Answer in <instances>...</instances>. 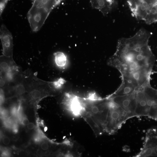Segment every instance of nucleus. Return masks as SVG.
<instances>
[{"instance_id":"obj_1","label":"nucleus","mask_w":157,"mask_h":157,"mask_svg":"<svg viewBox=\"0 0 157 157\" xmlns=\"http://www.w3.org/2000/svg\"><path fill=\"white\" fill-rule=\"evenodd\" d=\"M151 35V32L141 28L132 36L119 40L108 64L119 71L122 79L137 81L151 75L155 60L148 44Z\"/></svg>"},{"instance_id":"obj_2","label":"nucleus","mask_w":157,"mask_h":157,"mask_svg":"<svg viewBox=\"0 0 157 157\" xmlns=\"http://www.w3.org/2000/svg\"><path fill=\"white\" fill-rule=\"evenodd\" d=\"M32 6L27 17L34 32L39 31L52 10L63 0H33Z\"/></svg>"},{"instance_id":"obj_3","label":"nucleus","mask_w":157,"mask_h":157,"mask_svg":"<svg viewBox=\"0 0 157 157\" xmlns=\"http://www.w3.org/2000/svg\"><path fill=\"white\" fill-rule=\"evenodd\" d=\"M109 110L104 128V133L111 135L116 133L128 119L126 113L118 105L107 97Z\"/></svg>"},{"instance_id":"obj_4","label":"nucleus","mask_w":157,"mask_h":157,"mask_svg":"<svg viewBox=\"0 0 157 157\" xmlns=\"http://www.w3.org/2000/svg\"><path fill=\"white\" fill-rule=\"evenodd\" d=\"M137 91L125 95L107 97L119 106L125 112L128 119L136 117L135 111L137 105Z\"/></svg>"},{"instance_id":"obj_5","label":"nucleus","mask_w":157,"mask_h":157,"mask_svg":"<svg viewBox=\"0 0 157 157\" xmlns=\"http://www.w3.org/2000/svg\"><path fill=\"white\" fill-rule=\"evenodd\" d=\"M134 157H157V128H151L147 131L143 147Z\"/></svg>"},{"instance_id":"obj_6","label":"nucleus","mask_w":157,"mask_h":157,"mask_svg":"<svg viewBox=\"0 0 157 157\" xmlns=\"http://www.w3.org/2000/svg\"><path fill=\"white\" fill-rule=\"evenodd\" d=\"M0 38L3 55L13 56V36L11 32L4 24H2L0 27Z\"/></svg>"},{"instance_id":"obj_7","label":"nucleus","mask_w":157,"mask_h":157,"mask_svg":"<svg viewBox=\"0 0 157 157\" xmlns=\"http://www.w3.org/2000/svg\"><path fill=\"white\" fill-rule=\"evenodd\" d=\"M136 117L147 116L150 108L147 103V98L141 87L137 91Z\"/></svg>"},{"instance_id":"obj_8","label":"nucleus","mask_w":157,"mask_h":157,"mask_svg":"<svg viewBox=\"0 0 157 157\" xmlns=\"http://www.w3.org/2000/svg\"><path fill=\"white\" fill-rule=\"evenodd\" d=\"M121 84L118 89L110 95L121 96L131 94L138 90L132 83L126 79H122Z\"/></svg>"},{"instance_id":"obj_9","label":"nucleus","mask_w":157,"mask_h":157,"mask_svg":"<svg viewBox=\"0 0 157 157\" xmlns=\"http://www.w3.org/2000/svg\"><path fill=\"white\" fill-rule=\"evenodd\" d=\"M19 68L14 62L13 56L3 55L0 56L1 73L8 72Z\"/></svg>"},{"instance_id":"obj_10","label":"nucleus","mask_w":157,"mask_h":157,"mask_svg":"<svg viewBox=\"0 0 157 157\" xmlns=\"http://www.w3.org/2000/svg\"><path fill=\"white\" fill-rule=\"evenodd\" d=\"M55 61L56 65L58 67H62L65 66L67 62L66 55L63 52L58 51L54 53Z\"/></svg>"},{"instance_id":"obj_11","label":"nucleus","mask_w":157,"mask_h":157,"mask_svg":"<svg viewBox=\"0 0 157 157\" xmlns=\"http://www.w3.org/2000/svg\"><path fill=\"white\" fill-rule=\"evenodd\" d=\"M147 116L157 120V104H154L151 107Z\"/></svg>"},{"instance_id":"obj_12","label":"nucleus","mask_w":157,"mask_h":157,"mask_svg":"<svg viewBox=\"0 0 157 157\" xmlns=\"http://www.w3.org/2000/svg\"><path fill=\"white\" fill-rule=\"evenodd\" d=\"M10 0H0V15L1 16L3 10L8 1Z\"/></svg>"},{"instance_id":"obj_13","label":"nucleus","mask_w":157,"mask_h":157,"mask_svg":"<svg viewBox=\"0 0 157 157\" xmlns=\"http://www.w3.org/2000/svg\"><path fill=\"white\" fill-rule=\"evenodd\" d=\"M49 145L46 142H43L41 145V148L44 150H47L49 148Z\"/></svg>"},{"instance_id":"obj_14","label":"nucleus","mask_w":157,"mask_h":157,"mask_svg":"<svg viewBox=\"0 0 157 157\" xmlns=\"http://www.w3.org/2000/svg\"><path fill=\"white\" fill-rule=\"evenodd\" d=\"M2 142L4 144L7 145L9 144L10 142V140L8 137L4 136L3 138Z\"/></svg>"},{"instance_id":"obj_15","label":"nucleus","mask_w":157,"mask_h":157,"mask_svg":"<svg viewBox=\"0 0 157 157\" xmlns=\"http://www.w3.org/2000/svg\"><path fill=\"white\" fill-rule=\"evenodd\" d=\"M22 124L25 126L27 125L29 123L28 119L26 117L22 119Z\"/></svg>"},{"instance_id":"obj_16","label":"nucleus","mask_w":157,"mask_h":157,"mask_svg":"<svg viewBox=\"0 0 157 157\" xmlns=\"http://www.w3.org/2000/svg\"><path fill=\"white\" fill-rule=\"evenodd\" d=\"M27 126L28 129L30 130L33 129L35 126L34 124L32 123H29Z\"/></svg>"},{"instance_id":"obj_17","label":"nucleus","mask_w":157,"mask_h":157,"mask_svg":"<svg viewBox=\"0 0 157 157\" xmlns=\"http://www.w3.org/2000/svg\"><path fill=\"white\" fill-rule=\"evenodd\" d=\"M1 115L4 117H6L8 115V112L6 110H3L1 111Z\"/></svg>"},{"instance_id":"obj_18","label":"nucleus","mask_w":157,"mask_h":157,"mask_svg":"<svg viewBox=\"0 0 157 157\" xmlns=\"http://www.w3.org/2000/svg\"><path fill=\"white\" fill-rule=\"evenodd\" d=\"M40 138L39 135L36 136L34 138V140L36 142H39L40 140Z\"/></svg>"},{"instance_id":"obj_19","label":"nucleus","mask_w":157,"mask_h":157,"mask_svg":"<svg viewBox=\"0 0 157 157\" xmlns=\"http://www.w3.org/2000/svg\"><path fill=\"white\" fill-rule=\"evenodd\" d=\"M47 127H45V128H44L45 131H46V130H47Z\"/></svg>"}]
</instances>
